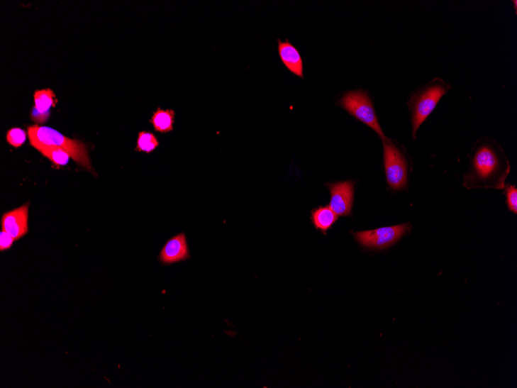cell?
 Segmentation results:
<instances>
[{"label": "cell", "instance_id": "obj_6", "mask_svg": "<svg viewBox=\"0 0 517 388\" xmlns=\"http://www.w3.org/2000/svg\"><path fill=\"white\" fill-rule=\"evenodd\" d=\"M410 224L379 228L374 231L355 233L354 238L362 246L372 249H384L394 245L410 230Z\"/></svg>", "mask_w": 517, "mask_h": 388}, {"label": "cell", "instance_id": "obj_3", "mask_svg": "<svg viewBox=\"0 0 517 388\" xmlns=\"http://www.w3.org/2000/svg\"><path fill=\"white\" fill-rule=\"evenodd\" d=\"M33 147L38 145L57 147L65 150L80 165L91 170L87 146L79 140L67 138L61 133L47 126H32L28 128Z\"/></svg>", "mask_w": 517, "mask_h": 388}, {"label": "cell", "instance_id": "obj_2", "mask_svg": "<svg viewBox=\"0 0 517 388\" xmlns=\"http://www.w3.org/2000/svg\"><path fill=\"white\" fill-rule=\"evenodd\" d=\"M451 89L452 86L445 80L436 77L412 92L408 106L411 116L413 139L417 138L421 125L434 111L440 99Z\"/></svg>", "mask_w": 517, "mask_h": 388}, {"label": "cell", "instance_id": "obj_5", "mask_svg": "<svg viewBox=\"0 0 517 388\" xmlns=\"http://www.w3.org/2000/svg\"><path fill=\"white\" fill-rule=\"evenodd\" d=\"M384 167L389 187L394 191L408 187V160L403 150L391 139H382Z\"/></svg>", "mask_w": 517, "mask_h": 388}, {"label": "cell", "instance_id": "obj_16", "mask_svg": "<svg viewBox=\"0 0 517 388\" xmlns=\"http://www.w3.org/2000/svg\"><path fill=\"white\" fill-rule=\"evenodd\" d=\"M7 141L15 148L21 147L27 139V134L19 128H13L7 133Z\"/></svg>", "mask_w": 517, "mask_h": 388}, {"label": "cell", "instance_id": "obj_9", "mask_svg": "<svg viewBox=\"0 0 517 388\" xmlns=\"http://www.w3.org/2000/svg\"><path fill=\"white\" fill-rule=\"evenodd\" d=\"M190 255L185 235L181 233L169 239L161 250L159 260L161 263L171 265L189 259Z\"/></svg>", "mask_w": 517, "mask_h": 388}, {"label": "cell", "instance_id": "obj_15", "mask_svg": "<svg viewBox=\"0 0 517 388\" xmlns=\"http://www.w3.org/2000/svg\"><path fill=\"white\" fill-rule=\"evenodd\" d=\"M159 146V142L154 133L142 131L139 133L138 145L135 150L150 153Z\"/></svg>", "mask_w": 517, "mask_h": 388}, {"label": "cell", "instance_id": "obj_11", "mask_svg": "<svg viewBox=\"0 0 517 388\" xmlns=\"http://www.w3.org/2000/svg\"><path fill=\"white\" fill-rule=\"evenodd\" d=\"M35 107L32 113V119L38 123H45L49 117L50 107L55 106L57 99L55 92L50 89L37 91L35 94Z\"/></svg>", "mask_w": 517, "mask_h": 388}, {"label": "cell", "instance_id": "obj_18", "mask_svg": "<svg viewBox=\"0 0 517 388\" xmlns=\"http://www.w3.org/2000/svg\"><path fill=\"white\" fill-rule=\"evenodd\" d=\"M14 241L15 240L9 233L2 231L0 233V250L3 252L11 249Z\"/></svg>", "mask_w": 517, "mask_h": 388}, {"label": "cell", "instance_id": "obj_4", "mask_svg": "<svg viewBox=\"0 0 517 388\" xmlns=\"http://www.w3.org/2000/svg\"><path fill=\"white\" fill-rule=\"evenodd\" d=\"M338 104L358 121L374 130L381 139L386 138L378 121L374 104L367 91L357 89L347 92L339 99Z\"/></svg>", "mask_w": 517, "mask_h": 388}, {"label": "cell", "instance_id": "obj_14", "mask_svg": "<svg viewBox=\"0 0 517 388\" xmlns=\"http://www.w3.org/2000/svg\"><path fill=\"white\" fill-rule=\"evenodd\" d=\"M33 148L38 150L42 155L48 157L56 165H66L69 163L71 157L67 152L60 148L40 145Z\"/></svg>", "mask_w": 517, "mask_h": 388}, {"label": "cell", "instance_id": "obj_1", "mask_svg": "<svg viewBox=\"0 0 517 388\" xmlns=\"http://www.w3.org/2000/svg\"><path fill=\"white\" fill-rule=\"evenodd\" d=\"M511 167L501 146L494 139L482 138L474 143L468 172L463 185L466 189L506 187L505 182Z\"/></svg>", "mask_w": 517, "mask_h": 388}, {"label": "cell", "instance_id": "obj_10", "mask_svg": "<svg viewBox=\"0 0 517 388\" xmlns=\"http://www.w3.org/2000/svg\"><path fill=\"white\" fill-rule=\"evenodd\" d=\"M278 52L282 62L292 73L304 78V66L302 57L289 40L282 41L278 39Z\"/></svg>", "mask_w": 517, "mask_h": 388}, {"label": "cell", "instance_id": "obj_12", "mask_svg": "<svg viewBox=\"0 0 517 388\" xmlns=\"http://www.w3.org/2000/svg\"><path fill=\"white\" fill-rule=\"evenodd\" d=\"M311 218L316 229L326 233L336 222L338 216L329 206H320L312 211Z\"/></svg>", "mask_w": 517, "mask_h": 388}, {"label": "cell", "instance_id": "obj_7", "mask_svg": "<svg viewBox=\"0 0 517 388\" xmlns=\"http://www.w3.org/2000/svg\"><path fill=\"white\" fill-rule=\"evenodd\" d=\"M330 192L329 207L338 216H350L352 213L354 183L351 181L328 183Z\"/></svg>", "mask_w": 517, "mask_h": 388}, {"label": "cell", "instance_id": "obj_13", "mask_svg": "<svg viewBox=\"0 0 517 388\" xmlns=\"http://www.w3.org/2000/svg\"><path fill=\"white\" fill-rule=\"evenodd\" d=\"M175 113L172 109H157L152 115L150 123L154 126L156 131L165 133L174 129Z\"/></svg>", "mask_w": 517, "mask_h": 388}, {"label": "cell", "instance_id": "obj_8", "mask_svg": "<svg viewBox=\"0 0 517 388\" xmlns=\"http://www.w3.org/2000/svg\"><path fill=\"white\" fill-rule=\"evenodd\" d=\"M29 205L6 213L2 218V229L9 233L15 240H18L28 232Z\"/></svg>", "mask_w": 517, "mask_h": 388}, {"label": "cell", "instance_id": "obj_17", "mask_svg": "<svg viewBox=\"0 0 517 388\" xmlns=\"http://www.w3.org/2000/svg\"><path fill=\"white\" fill-rule=\"evenodd\" d=\"M506 194L508 209L515 214H517V189L516 187H506Z\"/></svg>", "mask_w": 517, "mask_h": 388}]
</instances>
